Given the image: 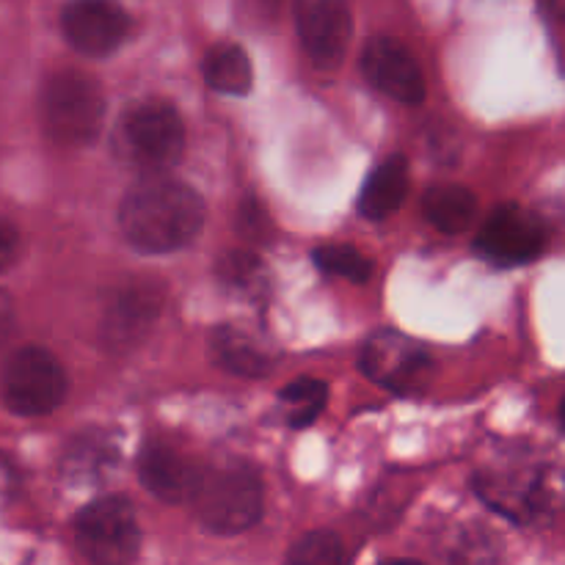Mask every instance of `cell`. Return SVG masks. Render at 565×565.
<instances>
[{
  "label": "cell",
  "instance_id": "6da1fadb",
  "mask_svg": "<svg viewBox=\"0 0 565 565\" xmlns=\"http://www.w3.org/2000/svg\"><path fill=\"white\" fill-rule=\"evenodd\" d=\"M119 224L127 243L138 252L171 254L202 232L204 202L174 177H141L121 202Z\"/></svg>",
  "mask_w": 565,
  "mask_h": 565
},
{
  "label": "cell",
  "instance_id": "7a4b0ae2",
  "mask_svg": "<svg viewBox=\"0 0 565 565\" xmlns=\"http://www.w3.org/2000/svg\"><path fill=\"white\" fill-rule=\"evenodd\" d=\"M114 149L130 169L143 171L147 177L163 174L182 158L185 125L174 105L163 99H143L119 119Z\"/></svg>",
  "mask_w": 565,
  "mask_h": 565
},
{
  "label": "cell",
  "instance_id": "3957f363",
  "mask_svg": "<svg viewBox=\"0 0 565 565\" xmlns=\"http://www.w3.org/2000/svg\"><path fill=\"white\" fill-rule=\"evenodd\" d=\"M193 508L204 530L215 535H237L254 527L263 516V480L254 467L241 461L210 469L199 483Z\"/></svg>",
  "mask_w": 565,
  "mask_h": 565
},
{
  "label": "cell",
  "instance_id": "277c9868",
  "mask_svg": "<svg viewBox=\"0 0 565 565\" xmlns=\"http://www.w3.org/2000/svg\"><path fill=\"white\" fill-rule=\"evenodd\" d=\"M105 97L94 77L66 70L42 88V125L58 147H86L103 130Z\"/></svg>",
  "mask_w": 565,
  "mask_h": 565
},
{
  "label": "cell",
  "instance_id": "5b68a950",
  "mask_svg": "<svg viewBox=\"0 0 565 565\" xmlns=\"http://www.w3.org/2000/svg\"><path fill=\"white\" fill-rule=\"evenodd\" d=\"M3 401L17 417H44L64 403L66 373L58 359L36 345L20 348L3 367Z\"/></svg>",
  "mask_w": 565,
  "mask_h": 565
},
{
  "label": "cell",
  "instance_id": "8992f818",
  "mask_svg": "<svg viewBox=\"0 0 565 565\" xmlns=\"http://www.w3.org/2000/svg\"><path fill=\"white\" fill-rule=\"evenodd\" d=\"M75 541L92 565H130L141 546L136 511L125 497H103L81 511Z\"/></svg>",
  "mask_w": 565,
  "mask_h": 565
},
{
  "label": "cell",
  "instance_id": "52a82bcc",
  "mask_svg": "<svg viewBox=\"0 0 565 565\" xmlns=\"http://www.w3.org/2000/svg\"><path fill=\"white\" fill-rule=\"evenodd\" d=\"M546 248V226L519 204H502L486 218L478 235V252L489 263L516 268L539 259Z\"/></svg>",
  "mask_w": 565,
  "mask_h": 565
},
{
  "label": "cell",
  "instance_id": "ba28073f",
  "mask_svg": "<svg viewBox=\"0 0 565 565\" xmlns=\"http://www.w3.org/2000/svg\"><path fill=\"white\" fill-rule=\"evenodd\" d=\"M362 370L370 381L381 384L384 390L408 395V392L423 390V384L428 381L430 356L412 337L386 329L370 337L364 345Z\"/></svg>",
  "mask_w": 565,
  "mask_h": 565
},
{
  "label": "cell",
  "instance_id": "9c48e42d",
  "mask_svg": "<svg viewBox=\"0 0 565 565\" xmlns=\"http://www.w3.org/2000/svg\"><path fill=\"white\" fill-rule=\"evenodd\" d=\"M298 36L318 70H337L345 61L353 36L348 0H298Z\"/></svg>",
  "mask_w": 565,
  "mask_h": 565
},
{
  "label": "cell",
  "instance_id": "30bf717a",
  "mask_svg": "<svg viewBox=\"0 0 565 565\" xmlns=\"http://www.w3.org/2000/svg\"><path fill=\"white\" fill-rule=\"evenodd\" d=\"M61 31L77 53L103 58L121 47L130 33V17L116 0H66Z\"/></svg>",
  "mask_w": 565,
  "mask_h": 565
},
{
  "label": "cell",
  "instance_id": "8fae6325",
  "mask_svg": "<svg viewBox=\"0 0 565 565\" xmlns=\"http://www.w3.org/2000/svg\"><path fill=\"white\" fill-rule=\"evenodd\" d=\"M362 72L379 92L397 103L417 105L425 99V77L406 44L390 36L370 39L362 53Z\"/></svg>",
  "mask_w": 565,
  "mask_h": 565
},
{
  "label": "cell",
  "instance_id": "7c38bea8",
  "mask_svg": "<svg viewBox=\"0 0 565 565\" xmlns=\"http://www.w3.org/2000/svg\"><path fill=\"white\" fill-rule=\"evenodd\" d=\"M138 475L147 491H152L158 500L180 505V502H193L204 472L185 458L182 452L171 450L166 445H147L141 458H138Z\"/></svg>",
  "mask_w": 565,
  "mask_h": 565
},
{
  "label": "cell",
  "instance_id": "4fadbf2b",
  "mask_svg": "<svg viewBox=\"0 0 565 565\" xmlns=\"http://www.w3.org/2000/svg\"><path fill=\"white\" fill-rule=\"evenodd\" d=\"M160 303H163V292L154 281L152 285H130L127 290H121V296L110 303L108 315H105V342L114 351H127L141 342L158 320Z\"/></svg>",
  "mask_w": 565,
  "mask_h": 565
},
{
  "label": "cell",
  "instance_id": "5bb4252c",
  "mask_svg": "<svg viewBox=\"0 0 565 565\" xmlns=\"http://www.w3.org/2000/svg\"><path fill=\"white\" fill-rule=\"evenodd\" d=\"M408 193V163L406 158H390L367 177L359 196V213L367 221L390 218L395 210L403 207Z\"/></svg>",
  "mask_w": 565,
  "mask_h": 565
},
{
  "label": "cell",
  "instance_id": "9a60e30c",
  "mask_svg": "<svg viewBox=\"0 0 565 565\" xmlns=\"http://www.w3.org/2000/svg\"><path fill=\"white\" fill-rule=\"evenodd\" d=\"M423 213L428 224L445 235H461L478 215V199L469 188L445 182V185H434L425 191Z\"/></svg>",
  "mask_w": 565,
  "mask_h": 565
},
{
  "label": "cell",
  "instance_id": "2e32d148",
  "mask_svg": "<svg viewBox=\"0 0 565 565\" xmlns=\"http://www.w3.org/2000/svg\"><path fill=\"white\" fill-rule=\"evenodd\" d=\"M213 356L235 375H265L274 364L268 348L235 326H221L213 334Z\"/></svg>",
  "mask_w": 565,
  "mask_h": 565
},
{
  "label": "cell",
  "instance_id": "e0dca14e",
  "mask_svg": "<svg viewBox=\"0 0 565 565\" xmlns=\"http://www.w3.org/2000/svg\"><path fill=\"white\" fill-rule=\"evenodd\" d=\"M204 81L221 94H232V97L248 94L254 83L252 58L237 44H215L204 58Z\"/></svg>",
  "mask_w": 565,
  "mask_h": 565
},
{
  "label": "cell",
  "instance_id": "ac0fdd59",
  "mask_svg": "<svg viewBox=\"0 0 565 565\" xmlns=\"http://www.w3.org/2000/svg\"><path fill=\"white\" fill-rule=\"evenodd\" d=\"M215 274L224 281V287L246 298L263 296V290L268 287V274H265L263 259L252 252H243V248L226 252L218 259V265H215Z\"/></svg>",
  "mask_w": 565,
  "mask_h": 565
},
{
  "label": "cell",
  "instance_id": "d6986e66",
  "mask_svg": "<svg viewBox=\"0 0 565 565\" xmlns=\"http://www.w3.org/2000/svg\"><path fill=\"white\" fill-rule=\"evenodd\" d=\"M279 401L287 412V423H290L292 428H307V425H312L315 419L320 417V412L326 408L329 386L318 379H298L281 390Z\"/></svg>",
  "mask_w": 565,
  "mask_h": 565
},
{
  "label": "cell",
  "instance_id": "ffe728a7",
  "mask_svg": "<svg viewBox=\"0 0 565 565\" xmlns=\"http://www.w3.org/2000/svg\"><path fill=\"white\" fill-rule=\"evenodd\" d=\"M312 259L323 274L359 281V285L373 276V263L353 246H320L315 248Z\"/></svg>",
  "mask_w": 565,
  "mask_h": 565
},
{
  "label": "cell",
  "instance_id": "44dd1931",
  "mask_svg": "<svg viewBox=\"0 0 565 565\" xmlns=\"http://www.w3.org/2000/svg\"><path fill=\"white\" fill-rule=\"evenodd\" d=\"M342 541L329 530H315L292 546L285 565H342Z\"/></svg>",
  "mask_w": 565,
  "mask_h": 565
},
{
  "label": "cell",
  "instance_id": "7402d4cb",
  "mask_svg": "<svg viewBox=\"0 0 565 565\" xmlns=\"http://www.w3.org/2000/svg\"><path fill=\"white\" fill-rule=\"evenodd\" d=\"M237 230H241V235L248 237L252 243L268 241L270 235L268 210H265L254 196L243 199L241 210H237Z\"/></svg>",
  "mask_w": 565,
  "mask_h": 565
},
{
  "label": "cell",
  "instance_id": "603a6c76",
  "mask_svg": "<svg viewBox=\"0 0 565 565\" xmlns=\"http://www.w3.org/2000/svg\"><path fill=\"white\" fill-rule=\"evenodd\" d=\"M450 565H494V546L486 535H467L452 552Z\"/></svg>",
  "mask_w": 565,
  "mask_h": 565
},
{
  "label": "cell",
  "instance_id": "cb8c5ba5",
  "mask_svg": "<svg viewBox=\"0 0 565 565\" xmlns=\"http://www.w3.org/2000/svg\"><path fill=\"white\" fill-rule=\"evenodd\" d=\"M17 252H20V235L9 221L0 218V270L9 268L14 263Z\"/></svg>",
  "mask_w": 565,
  "mask_h": 565
},
{
  "label": "cell",
  "instance_id": "d4e9b609",
  "mask_svg": "<svg viewBox=\"0 0 565 565\" xmlns=\"http://www.w3.org/2000/svg\"><path fill=\"white\" fill-rule=\"evenodd\" d=\"M541 9L552 17V20H563L565 22V0H539Z\"/></svg>",
  "mask_w": 565,
  "mask_h": 565
},
{
  "label": "cell",
  "instance_id": "484cf974",
  "mask_svg": "<svg viewBox=\"0 0 565 565\" xmlns=\"http://www.w3.org/2000/svg\"><path fill=\"white\" fill-rule=\"evenodd\" d=\"M11 323V303L0 296V334H6V326Z\"/></svg>",
  "mask_w": 565,
  "mask_h": 565
},
{
  "label": "cell",
  "instance_id": "4316f807",
  "mask_svg": "<svg viewBox=\"0 0 565 565\" xmlns=\"http://www.w3.org/2000/svg\"><path fill=\"white\" fill-rule=\"evenodd\" d=\"M384 565H419L417 561H392V563H384Z\"/></svg>",
  "mask_w": 565,
  "mask_h": 565
},
{
  "label": "cell",
  "instance_id": "83f0119b",
  "mask_svg": "<svg viewBox=\"0 0 565 565\" xmlns=\"http://www.w3.org/2000/svg\"><path fill=\"white\" fill-rule=\"evenodd\" d=\"M561 423H563V428H565V401H563V406H561Z\"/></svg>",
  "mask_w": 565,
  "mask_h": 565
}]
</instances>
